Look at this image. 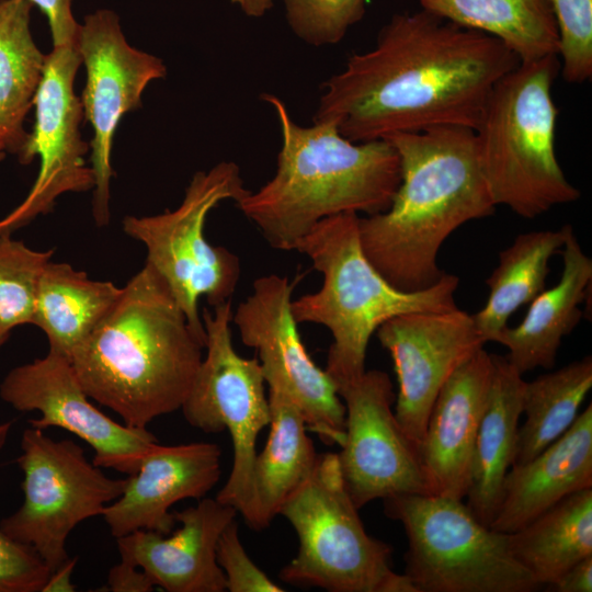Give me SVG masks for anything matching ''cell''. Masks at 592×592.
<instances>
[{
	"label": "cell",
	"instance_id": "6da1fadb",
	"mask_svg": "<svg viewBox=\"0 0 592 592\" xmlns=\"http://www.w3.org/2000/svg\"><path fill=\"white\" fill-rule=\"evenodd\" d=\"M520 64L499 39L421 9L396 13L371 49L321 86L314 123L355 143L456 125L475 129L494 86Z\"/></svg>",
	"mask_w": 592,
	"mask_h": 592
},
{
	"label": "cell",
	"instance_id": "7a4b0ae2",
	"mask_svg": "<svg viewBox=\"0 0 592 592\" xmlns=\"http://www.w3.org/2000/svg\"><path fill=\"white\" fill-rule=\"evenodd\" d=\"M387 139L400 162V183L389 207L360 217L364 253L395 287L414 292L434 285L444 241L462 225L494 213L475 130L443 125Z\"/></svg>",
	"mask_w": 592,
	"mask_h": 592
},
{
	"label": "cell",
	"instance_id": "3957f363",
	"mask_svg": "<svg viewBox=\"0 0 592 592\" xmlns=\"http://www.w3.org/2000/svg\"><path fill=\"white\" fill-rule=\"evenodd\" d=\"M203 349L164 280L145 262L70 363L89 398L124 424L147 429L182 408Z\"/></svg>",
	"mask_w": 592,
	"mask_h": 592
},
{
	"label": "cell",
	"instance_id": "277c9868",
	"mask_svg": "<svg viewBox=\"0 0 592 592\" xmlns=\"http://www.w3.org/2000/svg\"><path fill=\"white\" fill-rule=\"evenodd\" d=\"M277 118L282 145L273 178L236 204L274 249L291 251L320 220L385 212L400 183L387 139L355 143L333 123L301 126L276 95L262 94Z\"/></svg>",
	"mask_w": 592,
	"mask_h": 592
},
{
	"label": "cell",
	"instance_id": "5b68a950",
	"mask_svg": "<svg viewBox=\"0 0 592 592\" xmlns=\"http://www.w3.org/2000/svg\"><path fill=\"white\" fill-rule=\"evenodd\" d=\"M360 215L340 214L320 220L295 246L323 276L319 291L292 301L297 323L325 326L331 333L326 372L339 387L361 377L372 335L387 320L413 311H446L459 278L444 273L432 286L414 292L391 285L364 253Z\"/></svg>",
	"mask_w": 592,
	"mask_h": 592
},
{
	"label": "cell",
	"instance_id": "8992f818",
	"mask_svg": "<svg viewBox=\"0 0 592 592\" xmlns=\"http://www.w3.org/2000/svg\"><path fill=\"white\" fill-rule=\"evenodd\" d=\"M559 67L558 56L520 62L494 86L474 129L496 206L523 218L581 196L556 155L558 110L551 90Z\"/></svg>",
	"mask_w": 592,
	"mask_h": 592
},
{
	"label": "cell",
	"instance_id": "52a82bcc",
	"mask_svg": "<svg viewBox=\"0 0 592 592\" xmlns=\"http://www.w3.org/2000/svg\"><path fill=\"white\" fill-rule=\"evenodd\" d=\"M278 515L298 538L296 556L280 571L283 582L328 592H417L392 569V548L365 531L335 453L319 454Z\"/></svg>",
	"mask_w": 592,
	"mask_h": 592
},
{
	"label": "cell",
	"instance_id": "ba28073f",
	"mask_svg": "<svg viewBox=\"0 0 592 592\" xmlns=\"http://www.w3.org/2000/svg\"><path fill=\"white\" fill-rule=\"evenodd\" d=\"M407 535L405 572L417 592H531L539 588L513 557L509 534L480 523L463 500L433 493L384 499Z\"/></svg>",
	"mask_w": 592,
	"mask_h": 592
},
{
	"label": "cell",
	"instance_id": "9c48e42d",
	"mask_svg": "<svg viewBox=\"0 0 592 592\" xmlns=\"http://www.w3.org/2000/svg\"><path fill=\"white\" fill-rule=\"evenodd\" d=\"M248 192L239 167L223 161L193 175L175 209L123 219L124 232L145 246L146 262L164 280L191 329L204 343L200 299L205 297L212 307L230 300L241 272L234 252L206 240L205 221L219 203H237Z\"/></svg>",
	"mask_w": 592,
	"mask_h": 592
},
{
	"label": "cell",
	"instance_id": "30bf717a",
	"mask_svg": "<svg viewBox=\"0 0 592 592\" xmlns=\"http://www.w3.org/2000/svg\"><path fill=\"white\" fill-rule=\"evenodd\" d=\"M201 315L206 355L181 409L186 422L202 432L228 431L232 467L216 499L257 530L253 465L258 435L271 419L266 383L259 360L239 355L232 345L231 300Z\"/></svg>",
	"mask_w": 592,
	"mask_h": 592
},
{
	"label": "cell",
	"instance_id": "8fae6325",
	"mask_svg": "<svg viewBox=\"0 0 592 592\" xmlns=\"http://www.w3.org/2000/svg\"><path fill=\"white\" fill-rule=\"evenodd\" d=\"M21 451L16 462L24 476V501L0 521V531L33 548L52 573L69 559L66 542L71 531L102 515L123 493L126 479L105 476L80 445L55 441L41 429L22 433Z\"/></svg>",
	"mask_w": 592,
	"mask_h": 592
},
{
	"label": "cell",
	"instance_id": "7c38bea8",
	"mask_svg": "<svg viewBox=\"0 0 592 592\" xmlns=\"http://www.w3.org/2000/svg\"><path fill=\"white\" fill-rule=\"evenodd\" d=\"M294 285L276 274L258 277L232 312L241 342L258 353L269 387L283 389L299 408L307 429L327 445H341L345 407L325 369L308 354L292 311Z\"/></svg>",
	"mask_w": 592,
	"mask_h": 592
},
{
	"label": "cell",
	"instance_id": "4fadbf2b",
	"mask_svg": "<svg viewBox=\"0 0 592 592\" xmlns=\"http://www.w3.org/2000/svg\"><path fill=\"white\" fill-rule=\"evenodd\" d=\"M77 47L87 82L80 98L90 123V162L94 174L92 214L99 227L110 221L113 137L124 114L140 107L141 94L152 80L164 78L159 57L130 46L118 15L109 9L86 15L79 25Z\"/></svg>",
	"mask_w": 592,
	"mask_h": 592
},
{
	"label": "cell",
	"instance_id": "5bb4252c",
	"mask_svg": "<svg viewBox=\"0 0 592 592\" xmlns=\"http://www.w3.org/2000/svg\"><path fill=\"white\" fill-rule=\"evenodd\" d=\"M345 407L344 439L337 454L344 487L360 510L398 494L430 493L419 448L398 423L387 373L365 371L338 388Z\"/></svg>",
	"mask_w": 592,
	"mask_h": 592
},
{
	"label": "cell",
	"instance_id": "9a60e30c",
	"mask_svg": "<svg viewBox=\"0 0 592 592\" xmlns=\"http://www.w3.org/2000/svg\"><path fill=\"white\" fill-rule=\"evenodd\" d=\"M77 43L56 46L46 55L42 81L33 100L35 124L19 155L26 164L39 158V171L24 201L0 219V234L29 224L48 213L57 197L94 187V174L86 163L90 145L80 134L83 110L73 90L81 65Z\"/></svg>",
	"mask_w": 592,
	"mask_h": 592
},
{
	"label": "cell",
	"instance_id": "2e32d148",
	"mask_svg": "<svg viewBox=\"0 0 592 592\" xmlns=\"http://www.w3.org/2000/svg\"><path fill=\"white\" fill-rule=\"evenodd\" d=\"M0 397L18 411H38L39 418L29 420L32 428L57 426L87 442L100 468L133 475L158 443L147 429L121 424L95 408L70 360L50 350L11 369L0 385Z\"/></svg>",
	"mask_w": 592,
	"mask_h": 592
},
{
	"label": "cell",
	"instance_id": "e0dca14e",
	"mask_svg": "<svg viewBox=\"0 0 592 592\" xmlns=\"http://www.w3.org/2000/svg\"><path fill=\"white\" fill-rule=\"evenodd\" d=\"M376 335L390 354L397 376L396 419L419 448L439 391L485 341L471 314L458 307L396 316L384 322Z\"/></svg>",
	"mask_w": 592,
	"mask_h": 592
},
{
	"label": "cell",
	"instance_id": "ac0fdd59",
	"mask_svg": "<svg viewBox=\"0 0 592 592\" xmlns=\"http://www.w3.org/2000/svg\"><path fill=\"white\" fill-rule=\"evenodd\" d=\"M221 449L215 443L172 446L158 443L126 478L123 493L103 513L112 536L137 530L169 534L177 524L171 506L185 499L204 498L220 478Z\"/></svg>",
	"mask_w": 592,
	"mask_h": 592
},
{
	"label": "cell",
	"instance_id": "d6986e66",
	"mask_svg": "<svg viewBox=\"0 0 592 592\" xmlns=\"http://www.w3.org/2000/svg\"><path fill=\"white\" fill-rule=\"evenodd\" d=\"M237 510L216 498L173 512L180 527L161 534L137 530L116 538L121 560L140 568L168 592H224L226 579L216 560L220 534Z\"/></svg>",
	"mask_w": 592,
	"mask_h": 592
},
{
	"label": "cell",
	"instance_id": "ffe728a7",
	"mask_svg": "<svg viewBox=\"0 0 592 592\" xmlns=\"http://www.w3.org/2000/svg\"><path fill=\"white\" fill-rule=\"evenodd\" d=\"M493 375V354L475 352L448 377L430 411L419 454L430 493L464 500Z\"/></svg>",
	"mask_w": 592,
	"mask_h": 592
},
{
	"label": "cell",
	"instance_id": "44dd1931",
	"mask_svg": "<svg viewBox=\"0 0 592 592\" xmlns=\"http://www.w3.org/2000/svg\"><path fill=\"white\" fill-rule=\"evenodd\" d=\"M585 488H592L591 403L537 456L510 467L490 527L513 533L567 496Z\"/></svg>",
	"mask_w": 592,
	"mask_h": 592
},
{
	"label": "cell",
	"instance_id": "7402d4cb",
	"mask_svg": "<svg viewBox=\"0 0 592 592\" xmlns=\"http://www.w3.org/2000/svg\"><path fill=\"white\" fill-rule=\"evenodd\" d=\"M560 252L563 266L558 283L530 303L527 314L516 327L506 326L493 340L508 349L504 357L522 375L537 367L553 368L562 339L582 317L580 305L591 286L592 260L572 228Z\"/></svg>",
	"mask_w": 592,
	"mask_h": 592
},
{
	"label": "cell",
	"instance_id": "603a6c76",
	"mask_svg": "<svg viewBox=\"0 0 592 592\" xmlns=\"http://www.w3.org/2000/svg\"><path fill=\"white\" fill-rule=\"evenodd\" d=\"M525 380L504 356L493 354V375L476 436L466 505L483 525L492 523L512 466Z\"/></svg>",
	"mask_w": 592,
	"mask_h": 592
},
{
	"label": "cell",
	"instance_id": "cb8c5ba5",
	"mask_svg": "<svg viewBox=\"0 0 592 592\" xmlns=\"http://www.w3.org/2000/svg\"><path fill=\"white\" fill-rule=\"evenodd\" d=\"M270 432L253 465L257 530L266 528L285 500L306 480L319 454L307 434L305 419L293 399L269 387Z\"/></svg>",
	"mask_w": 592,
	"mask_h": 592
},
{
	"label": "cell",
	"instance_id": "d4e9b609",
	"mask_svg": "<svg viewBox=\"0 0 592 592\" xmlns=\"http://www.w3.org/2000/svg\"><path fill=\"white\" fill-rule=\"evenodd\" d=\"M121 293L112 282L91 280L68 263L50 260L39 280L32 325L47 337L48 350L70 360Z\"/></svg>",
	"mask_w": 592,
	"mask_h": 592
},
{
	"label": "cell",
	"instance_id": "484cf974",
	"mask_svg": "<svg viewBox=\"0 0 592 592\" xmlns=\"http://www.w3.org/2000/svg\"><path fill=\"white\" fill-rule=\"evenodd\" d=\"M509 547L539 587L556 581L592 555V488L567 496L510 533Z\"/></svg>",
	"mask_w": 592,
	"mask_h": 592
},
{
	"label": "cell",
	"instance_id": "4316f807",
	"mask_svg": "<svg viewBox=\"0 0 592 592\" xmlns=\"http://www.w3.org/2000/svg\"><path fill=\"white\" fill-rule=\"evenodd\" d=\"M421 9L499 39L520 60L558 56L549 0H419Z\"/></svg>",
	"mask_w": 592,
	"mask_h": 592
},
{
	"label": "cell",
	"instance_id": "83f0119b",
	"mask_svg": "<svg viewBox=\"0 0 592 592\" xmlns=\"http://www.w3.org/2000/svg\"><path fill=\"white\" fill-rule=\"evenodd\" d=\"M571 228L524 232L499 252V263L486 280L487 301L471 315L485 343L493 342L514 311L546 288L549 260L560 252Z\"/></svg>",
	"mask_w": 592,
	"mask_h": 592
},
{
	"label": "cell",
	"instance_id": "f1b7e54d",
	"mask_svg": "<svg viewBox=\"0 0 592 592\" xmlns=\"http://www.w3.org/2000/svg\"><path fill=\"white\" fill-rule=\"evenodd\" d=\"M33 7L30 0H0V135L18 156L29 137L24 121L46 61L31 32Z\"/></svg>",
	"mask_w": 592,
	"mask_h": 592
},
{
	"label": "cell",
	"instance_id": "f546056e",
	"mask_svg": "<svg viewBox=\"0 0 592 592\" xmlns=\"http://www.w3.org/2000/svg\"><path fill=\"white\" fill-rule=\"evenodd\" d=\"M591 388L590 355L525 382V420L517 429L512 466L527 463L561 436L577 419Z\"/></svg>",
	"mask_w": 592,
	"mask_h": 592
},
{
	"label": "cell",
	"instance_id": "4dcf8cb0",
	"mask_svg": "<svg viewBox=\"0 0 592 592\" xmlns=\"http://www.w3.org/2000/svg\"><path fill=\"white\" fill-rule=\"evenodd\" d=\"M53 250L37 251L0 234V331L32 323L39 280Z\"/></svg>",
	"mask_w": 592,
	"mask_h": 592
},
{
	"label": "cell",
	"instance_id": "1f68e13d",
	"mask_svg": "<svg viewBox=\"0 0 592 592\" xmlns=\"http://www.w3.org/2000/svg\"><path fill=\"white\" fill-rule=\"evenodd\" d=\"M292 31L314 46L332 45L365 14V0H284Z\"/></svg>",
	"mask_w": 592,
	"mask_h": 592
},
{
	"label": "cell",
	"instance_id": "d6a6232c",
	"mask_svg": "<svg viewBox=\"0 0 592 592\" xmlns=\"http://www.w3.org/2000/svg\"><path fill=\"white\" fill-rule=\"evenodd\" d=\"M559 35V71L568 83L592 76V0H549Z\"/></svg>",
	"mask_w": 592,
	"mask_h": 592
},
{
	"label": "cell",
	"instance_id": "836d02e7",
	"mask_svg": "<svg viewBox=\"0 0 592 592\" xmlns=\"http://www.w3.org/2000/svg\"><path fill=\"white\" fill-rule=\"evenodd\" d=\"M11 422L0 423V448ZM50 571L36 551L0 531V592H42Z\"/></svg>",
	"mask_w": 592,
	"mask_h": 592
},
{
	"label": "cell",
	"instance_id": "e575fe53",
	"mask_svg": "<svg viewBox=\"0 0 592 592\" xmlns=\"http://www.w3.org/2000/svg\"><path fill=\"white\" fill-rule=\"evenodd\" d=\"M216 560L226 579V591H285L270 579L249 557L240 540L236 519L220 534L216 547Z\"/></svg>",
	"mask_w": 592,
	"mask_h": 592
},
{
	"label": "cell",
	"instance_id": "d590c367",
	"mask_svg": "<svg viewBox=\"0 0 592 592\" xmlns=\"http://www.w3.org/2000/svg\"><path fill=\"white\" fill-rule=\"evenodd\" d=\"M46 16L53 46L76 43L79 23L72 13L73 0H30Z\"/></svg>",
	"mask_w": 592,
	"mask_h": 592
},
{
	"label": "cell",
	"instance_id": "8d00e7d4",
	"mask_svg": "<svg viewBox=\"0 0 592 592\" xmlns=\"http://www.w3.org/2000/svg\"><path fill=\"white\" fill-rule=\"evenodd\" d=\"M105 588L112 592H149L155 584L140 568L121 560L111 568Z\"/></svg>",
	"mask_w": 592,
	"mask_h": 592
},
{
	"label": "cell",
	"instance_id": "74e56055",
	"mask_svg": "<svg viewBox=\"0 0 592 592\" xmlns=\"http://www.w3.org/2000/svg\"><path fill=\"white\" fill-rule=\"evenodd\" d=\"M547 587L555 592H591L592 555L571 566Z\"/></svg>",
	"mask_w": 592,
	"mask_h": 592
},
{
	"label": "cell",
	"instance_id": "f35d334b",
	"mask_svg": "<svg viewBox=\"0 0 592 592\" xmlns=\"http://www.w3.org/2000/svg\"><path fill=\"white\" fill-rule=\"evenodd\" d=\"M77 559L69 558L58 569L53 571L44 585L42 592H72L76 587L71 583V574L73 572Z\"/></svg>",
	"mask_w": 592,
	"mask_h": 592
},
{
	"label": "cell",
	"instance_id": "ab89813d",
	"mask_svg": "<svg viewBox=\"0 0 592 592\" xmlns=\"http://www.w3.org/2000/svg\"><path fill=\"white\" fill-rule=\"evenodd\" d=\"M248 16L260 18L272 8L274 0H229Z\"/></svg>",
	"mask_w": 592,
	"mask_h": 592
},
{
	"label": "cell",
	"instance_id": "60d3db41",
	"mask_svg": "<svg viewBox=\"0 0 592 592\" xmlns=\"http://www.w3.org/2000/svg\"><path fill=\"white\" fill-rule=\"evenodd\" d=\"M7 150V146H5V143L2 138V136L0 135V161L4 158V151Z\"/></svg>",
	"mask_w": 592,
	"mask_h": 592
},
{
	"label": "cell",
	"instance_id": "b9f144b4",
	"mask_svg": "<svg viewBox=\"0 0 592 592\" xmlns=\"http://www.w3.org/2000/svg\"><path fill=\"white\" fill-rule=\"evenodd\" d=\"M9 335H10V333H4V332L0 331V348L5 343Z\"/></svg>",
	"mask_w": 592,
	"mask_h": 592
}]
</instances>
